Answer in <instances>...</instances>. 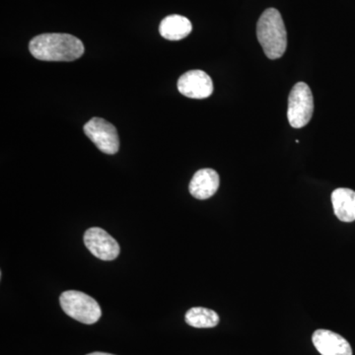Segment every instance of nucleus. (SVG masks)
<instances>
[{
  "instance_id": "obj_10",
  "label": "nucleus",
  "mask_w": 355,
  "mask_h": 355,
  "mask_svg": "<svg viewBox=\"0 0 355 355\" xmlns=\"http://www.w3.org/2000/svg\"><path fill=\"white\" fill-rule=\"evenodd\" d=\"M336 216L343 222L355 221V191L347 188L336 189L331 193Z\"/></svg>"
},
{
  "instance_id": "obj_13",
  "label": "nucleus",
  "mask_w": 355,
  "mask_h": 355,
  "mask_svg": "<svg viewBox=\"0 0 355 355\" xmlns=\"http://www.w3.org/2000/svg\"><path fill=\"white\" fill-rule=\"evenodd\" d=\"M87 355H114V354H106V352H92V354H89Z\"/></svg>"
},
{
  "instance_id": "obj_7",
  "label": "nucleus",
  "mask_w": 355,
  "mask_h": 355,
  "mask_svg": "<svg viewBox=\"0 0 355 355\" xmlns=\"http://www.w3.org/2000/svg\"><path fill=\"white\" fill-rule=\"evenodd\" d=\"M180 93L191 99H205L214 92V83L202 70H190L178 80Z\"/></svg>"
},
{
  "instance_id": "obj_11",
  "label": "nucleus",
  "mask_w": 355,
  "mask_h": 355,
  "mask_svg": "<svg viewBox=\"0 0 355 355\" xmlns=\"http://www.w3.org/2000/svg\"><path fill=\"white\" fill-rule=\"evenodd\" d=\"M193 30L191 21L181 15H170L159 26L161 36L169 41H180L191 34Z\"/></svg>"
},
{
  "instance_id": "obj_4",
  "label": "nucleus",
  "mask_w": 355,
  "mask_h": 355,
  "mask_svg": "<svg viewBox=\"0 0 355 355\" xmlns=\"http://www.w3.org/2000/svg\"><path fill=\"white\" fill-rule=\"evenodd\" d=\"M314 112V98L309 86L298 83L293 86L288 97L287 119L292 128H301L307 125Z\"/></svg>"
},
{
  "instance_id": "obj_12",
  "label": "nucleus",
  "mask_w": 355,
  "mask_h": 355,
  "mask_svg": "<svg viewBox=\"0 0 355 355\" xmlns=\"http://www.w3.org/2000/svg\"><path fill=\"white\" fill-rule=\"evenodd\" d=\"M189 326L198 329L214 328L219 323V316L216 311L203 307L191 308L184 316Z\"/></svg>"
},
{
  "instance_id": "obj_2",
  "label": "nucleus",
  "mask_w": 355,
  "mask_h": 355,
  "mask_svg": "<svg viewBox=\"0 0 355 355\" xmlns=\"http://www.w3.org/2000/svg\"><path fill=\"white\" fill-rule=\"evenodd\" d=\"M257 37L263 53L270 60H277L284 55L287 33L279 10L268 8L263 11L257 24Z\"/></svg>"
},
{
  "instance_id": "obj_8",
  "label": "nucleus",
  "mask_w": 355,
  "mask_h": 355,
  "mask_svg": "<svg viewBox=\"0 0 355 355\" xmlns=\"http://www.w3.org/2000/svg\"><path fill=\"white\" fill-rule=\"evenodd\" d=\"M312 342L321 355H352L349 343L331 331L317 330L313 334Z\"/></svg>"
},
{
  "instance_id": "obj_9",
  "label": "nucleus",
  "mask_w": 355,
  "mask_h": 355,
  "mask_svg": "<svg viewBox=\"0 0 355 355\" xmlns=\"http://www.w3.org/2000/svg\"><path fill=\"white\" fill-rule=\"evenodd\" d=\"M220 184L218 173L214 169L205 168L198 170L191 179L189 190L191 195L198 200H207L216 195Z\"/></svg>"
},
{
  "instance_id": "obj_3",
  "label": "nucleus",
  "mask_w": 355,
  "mask_h": 355,
  "mask_svg": "<svg viewBox=\"0 0 355 355\" xmlns=\"http://www.w3.org/2000/svg\"><path fill=\"white\" fill-rule=\"evenodd\" d=\"M60 305L65 314L85 324H95L102 316L97 301L84 292L67 291L60 295Z\"/></svg>"
},
{
  "instance_id": "obj_5",
  "label": "nucleus",
  "mask_w": 355,
  "mask_h": 355,
  "mask_svg": "<svg viewBox=\"0 0 355 355\" xmlns=\"http://www.w3.org/2000/svg\"><path fill=\"white\" fill-rule=\"evenodd\" d=\"M84 132L102 153L113 155L120 148L116 128L101 118L91 119L84 125Z\"/></svg>"
},
{
  "instance_id": "obj_6",
  "label": "nucleus",
  "mask_w": 355,
  "mask_h": 355,
  "mask_svg": "<svg viewBox=\"0 0 355 355\" xmlns=\"http://www.w3.org/2000/svg\"><path fill=\"white\" fill-rule=\"evenodd\" d=\"M84 243L91 254L102 261H113L120 254L119 243L102 228H89L84 234Z\"/></svg>"
},
{
  "instance_id": "obj_1",
  "label": "nucleus",
  "mask_w": 355,
  "mask_h": 355,
  "mask_svg": "<svg viewBox=\"0 0 355 355\" xmlns=\"http://www.w3.org/2000/svg\"><path fill=\"white\" fill-rule=\"evenodd\" d=\"M29 50L33 57L44 62H72L83 57L84 44L72 35L50 33L33 38Z\"/></svg>"
}]
</instances>
